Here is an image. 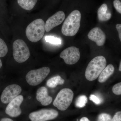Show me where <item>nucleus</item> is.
Here are the masks:
<instances>
[{"mask_svg": "<svg viewBox=\"0 0 121 121\" xmlns=\"http://www.w3.org/2000/svg\"><path fill=\"white\" fill-rule=\"evenodd\" d=\"M81 14L79 11H72L67 17L62 26V33L66 36L75 35L80 28Z\"/></svg>", "mask_w": 121, "mask_h": 121, "instance_id": "nucleus-1", "label": "nucleus"}, {"mask_svg": "<svg viewBox=\"0 0 121 121\" xmlns=\"http://www.w3.org/2000/svg\"><path fill=\"white\" fill-rule=\"evenodd\" d=\"M107 65L106 60L104 56H99L92 60L85 71V77L87 80L92 81L98 78Z\"/></svg>", "mask_w": 121, "mask_h": 121, "instance_id": "nucleus-2", "label": "nucleus"}, {"mask_svg": "<svg viewBox=\"0 0 121 121\" xmlns=\"http://www.w3.org/2000/svg\"><path fill=\"white\" fill-rule=\"evenodd\" d=\"M45 31V23L43 19L33 21L27 26L26 30V36L33 43L39 41L43 37Z\"/></svg>", "mask_w": 121, "mask_h": 121, "instance_id": "nucleus-3", "label": "nucleus"}, {"mask_svg": "<svg viewBox=\"0 0 121 121\" xmlns=\"http://www.w3.org/2000/svg\"><path fill=\"white\" fill-rule=\"evenodd\" d=\"M73 97V92L71 89L64 88L58 93L53 102V105L59 110H66L71 104Z\"/></svg>", "mask_w": 121, "mask_h": 121, "instance_id": "nucleus-4", "label": "nucleus"}, {"mask_svg": "<svg viewBox=\"0 0 121 121\" xmlns=\"http://www.w3.org/2000/svg\"><path fill=\"white\" fill-rule=\"evenodd\" d=\"M13 48V58L17 62L23 63L29 58L30 56L29 48L23 40L19 39L15 40Z\"/></svg>", "mask_w": 121, "mask_h": 121, "instance_id": "nucleus-5", "label": "nucleus"}, {"mask_svg": "<svg viewBox=\"0 0 121 121\" xmlns=\"http://www.w3.org/2000/svg\"><path fill=\"white\" fill-rule=\"evenodd\" d=\"M50 72V68L47 67L31 70L26 74V80L30 86H37L41 83L47 78Z\"/></svg>", "mask_w": 121, "mask_h": 121, "instance_id": "nucleus-6", "label": "nucleus"}, {"mask_svg": "<svg viewBox=\"0 0 121 121\" xmlns=\"http://www.w3.org/2000/svg\"><path fill=\"white\" fill-rule=\"evenodd\" d=\"M58 112L52 109H43L30 113L29 118L31 121H48L55 119Z\"/></svg>", "mask_w": 121, "mask_h": 121, "instance_id": "nucleus-7", "label": "nucleus"}, {"mask_svg": "<svg viewBox=\"0 0 121 121\" xmlns=\"http://www.w3.org/2000/svg\"><path fill=\"white\" fill-rule=\"evenodd\" d=\"M22 91V88L19 85L16 84L9 85L6 87L2 91L1 101L4 104H8L19 95Z\"/></svg>", "mask_w": 121, "mask_h": 121, "instance_id": "nucleus-8", "label": "nucleus"}, {"mask_svg": "<svg viewBox=\"0 0 121 121\" xmlns=\"http://www.w3.org/2000/svg\"><path fill=\"white\" fill-rule=\"evenodd\" d=\"M23 100V97L21 95L13 99L6 107L5 113L11 117H17L20 116L22 113L20 106Z\"/></svg>", "mask_w": 121, "mask_h": 121, "instance_id": "nucleus-9", "label": "nucleus"}, {"mask_svg": "<svg viewBox=\"0 0 121 121\" xmlns=\"http://www.w3.org/2000/svg\"><path fill=\"white\" fill-rule=\"evenodd\" d=\"M80 52L78 48L75 47L68 48L63 50L60 55V57L68 65L75 64L80 58Z\"/></svg>", "mask_w": 121, "mask_h": 121, "instance_id": "nucleus-10", "label": "nucleus"}, {"mask_svg": "<svg viewBox=\"0 0 121 121\" xmlns=\"http://www.w3.org/2000/svg\"><path fill=\"white\" fill-rule=\"evenodd\" d=\"M65 15L63 11H59L49 17L45 24V30L48 32L55 27L58 26L65 19Z\"/></svg>", "mask_w": 121, "mask_h": 121, "instance_id": "nucleus-11", "label": "nucleus"}, {"mask_svg": "<svg viewBox=\"0 0 121 121\" xmlns=\"http://www.w3.org/2000/svg\"><path fill=\"white\" fill-rule=\"evenodd\" d=\"M87 36L89 39L95 42L98 46H103L105 43L106 35L99 27H95L93 28L89 32Z\"/></svg>", "mask_w": 121, "mask_h": 121, "instance_id": "nucleus-12", "label": "nucleus"}, {"mask_svg": "<svg viewBox=\"0 0 121 121\" xmlns=\"http://www.w3.org/2000/svg\"><path fill=\"white\" fill-rule=\"evenodd\" d=\"M36 98L44 106L48 105L52 101V97L48 95L47 89L44 86L41 87L37 90Z\"/></svg>", "mask_w": 121, "mask_h": 121, "instance_id": "nucleus-13", "label": "nucleus"}, {"mask_svg": "<svg viewBox=\"0 0 121 121\" xmlns=\"http://www.w3.org/2000/svg\"><path fill=\"white\" fill-rule=\"evenodd\" d=\"M115 68L112 64H109L102 71L99 76L98 81L100 83L105 82L114 72Z\"/></svg>", "mask_w": 121, "mask_h": 121, "instance_id": "nucleus-14", "label": "nucleus"}, {"mask_svg": "<svg viewBox=\"0 0 121 121\" xmlns=\"http://www.w3.org/2000/svg\"><path fill=\"white\" fill-rule=\"evenodd\" d=\"M108 7L105 4H102L98 10L99 20L101 21H105L110 19L112 17L111 13H107Z\"/></svg>", "mask_w": 121, "mask_h": 121, "instance_id": "nucleus-15", "label": "nucleus"}, {"mask_svg": "<svg viewBox=\"0 0 121 121\" xmlns=\"http://www.w3.org/2000/svg\"><path fill=\"white\" fill-rule=\"evenodd\" d=\"M38 0H17V3L22 8L30 11L35 7Z\"/></svg>", "mask_w": 121, "mask_h": 121, "instance_id": "nucleus-16", "label": "nucleus"}, {"mask_svg": "<svg viewBox=\"0 0 121 121\" xmlns=\"http://www.w3.org/2000/svg\"><path fill=\"white\" fill-rule=\"evenodd\" d=\"M64 80L61 78L60 76H54L48 80L47 85L51 88H55L58 85H62L64 83Z\"/></svg>", "mask_w": 121, "mask_h": 121, "instance_id": "nucleus-17", "label": "nucleus"}, {"mask_svg": "<svg viewBox=\"0 0 121 121\" xmlns=\"http://www.w3.org/2000/svg\"><path fill=\"white\" fill-rule=\"evenodd\" d=\"M87 102V98L85 95H80L77 99L75 103V105L78 108H83Z\"/></svg>", "mask_w": 121, "mask_h": 121, "instance_id": "nucleus-18", "label": "nucleus"}, {"mask_svg": "<svg viewBox=\"0 0 121 121\" xmlns=\"http://www.w3.org/2000/svg\"><path fill=\"white\" fill-rule=\"evenodd\" d=\"M8 49L4 41L0 38V57H4L8 53Z\"/></svg>", "mask_w": 121, "mask_h": 121, "instance_id": "nucleus-19", "label": "nucleus"}, {"mask_svg": "<svg viewBox=\"0 0 121 121\" xmlns=\"http://www.w3.org/2000/svg\"><path fill=\"white\" fill-rule=\"evenodd\" d=\"M45 39L46 42L52 44H60L61 43V40L60 39L54 36H45Z\"/></svg>", "mask_w": 121, "mask_h": 121, "instance_id": "nucleus-20", "label": "nucleus"}, {"mask_svg": "<svg viewBox=\"0 0 121 121\" xmlns=\"http://www.w3.org/2000/svg\"><path fill=\"white\" fill-rule=\"evenodd\" d=\"M111 119V116L109 114L103 113L99 115L97 121H110Z\"/></svg>", "mask_w": 121, "mask_h": 121, "instance_id": "nucleus-21", "label": "nucleus"}, {"mask_svg": "<svg viewBox=\"0 0 121 121\" xmlns=\"http://www.w3.org/2000/svg\"><path fill=\"white\" fill-rule=\"evenodd\" d=\"M113 93L116 95H121V83H117L113 86Z\"/></svg>", "mask_w": 121, "mask_h": 121, "instance_id": "nucleus-22", "label": "nucleus"}, {"mask_svg": "<svg viewBox=\"0 0 121 121\" xmlns=\"http://www.w3.org/2000/svg\"><path fill=\"white\" fill-rule=\"evenodd\" d=\"M114 6L118 12L121 13V3L119 0H115L113 2Z\"/></svg>", "mask_w": 121, "mask_h": 121, "instance_id": "nucleus-23", "label": "nucleus"}, {"mask_svg": "<svg viewBox=\"0 0 121 121\" xmlns=\"http://www.w3.org/2000/svg\"><path fill=\"white\" fill-rule=\"evenodd\" d=\"M90 99L91 101H92L95 104L99 105L101 104V100L99 98L94 95H91L90 96Z\"/></svg>", "mask_w": 121, "mask_h": 121, "instance_id": "nucleus-24", "label": "nucleus"}, {"mask_svg": "<svg viewBox=\"0 0 121 121\" xmlns=\"http://www.w3.org/2000/svg\"><path fill=\"white\" fill-rule=\"evenodd\" d=\"M110 121H121V112L118 111L116 113L112 118Z\"/></svg>", "mask_w": 121, "mask_h": 121, "instance_id": "nucleus-25", "label": "nucleus"}, {"mask_svg": "<svg viewBox=\"0 0 121 121\" xmlns=\"http://www.w3.org/2000/svg\"><path fill=\"white\" fill-rule=\"evenodd\" d=\"M116 28L118 32L119 37L120 41H121V24H117L116 25Z\"/></svg>", "mask_w": 121, "mask_h": 121, "instance_id": "nucleus-26", "label": "nucleus"}, {"mask_svg": "<svg viewBox=\"0 0 121 121\" xmlns=\"http://www.w3.org/2000/svg\"><path fill=\"white\" fill-rule=\"evenodd\" d=\"M0 121H14L11 118H3L1 119Z\"/></svg>", "mask_w": 121, "mask_h": 121, "instance_id": "nucleus-27", "label": "nucleus"}, {"mask_svg": "<svg viewBox=\"0 0 121 121\" xmlns=\"http://www.w3.org/2000/svg\"><path fill=\"white\" fill-rule=\"evenodd\" d=\"M80 121H90L86 117H83L80 119Z\"/></svg>", "mask_w": 121, "mask_h": 121, "instance_id": "nucleus-28", "label": "nucleus"}, {"mask_svg": "<svg viewBox=\"0 0 121 121\" xmlns=\"http://www.w3.org/2000/svg\"><path fill=\"white\" fill-rule=\"evenodd\" d=\"M119 71H121V62H120V65H119Z\"/></svg>", "mask_w": 121, "mask_h": 121, "instance_id": "nucleus-29", "label": "nucleus"}, {"mask_svg": "<svg viewBox=\"0 0 121 121\" xmlns=\"http://www.w3.org/2000/svg\"><path fill=\"white\" fill-rule=\"evenodd\" d=\"M2 65V62H1V60L0 59V68L1 67Z\"/></svg>", "mask_w": 121, "mask_h": 121, "instance_id": "nucleus-30", "label": "nucleus"}]
</instances>
